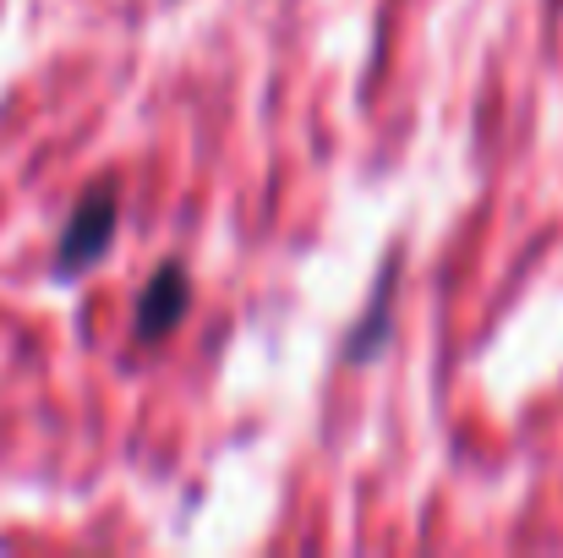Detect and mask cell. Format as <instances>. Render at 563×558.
<instances>
[{"mask_svg": "<svg viewBox=\"0 0 563 558\" xmlns=\"http://www.w3.org/2000/svg\"><path fill=\"white\" fill-rule=\"evenodd\" d=\"M115 219H121V192H115V182H99L93 192H82V203L71 208V225L60 230V258H55L60 274H77L93 258H104L110 241H115Z\"/></svg>", "mask_w": 563, "mask_h": 558, "instance_id": "1", "label": "cell"}, {"mask_svg": "<svg viewBox=\"0 0 563 558\" xmlns=\"http://www.w3.org/2000/svg\"><path fill=\"white\" fill-rule=\"evenodd\" d=\"M187 302H191V280L181 263H159L154 280L143 285L137 296V340L143 346H159L181 318H187Z\"/></svg>", "mask_w": 563, "mask_h": 558, "instance_id": "2", "label": "cell"}, {"mask_svg": "<svg viewBox=\"0 0 563 558\" xmlns=\"http://www.w3.org/2000/svg\"><path fill=\"white\" fill-rule=\"evenodd\" d=\"M394 269H399V263H388V274H383V285H377V296H373L367 324L351 335V362H367V357H377V346H383V329H388V280H394Z\"/></svg>", "mask_w": 563, "mask_h": 558, "instance_id": "3", "label": "cell"}]
</instances>
